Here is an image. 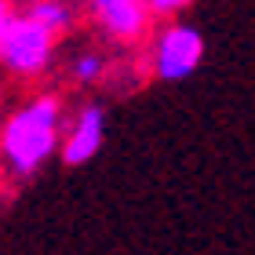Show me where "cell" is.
I'll return each instance as SVG.
<instances>
[{"label": "cell", "instance_id": "obj_1", "mask_svg": "<svg viewBox=\"0 0 255 255\" xmlns=\"http://www.w3.org/2000/svg\"><path fill=\"white\" fill-rule=\"evenodd\" d=\"M66 131V113L59 95H37L11 113L0 128V164L15 182L33 179L59 153Z\"/></svg>", "mask_w": 255, "mask_h": 255}, {"label": "cell", "instance_id": "obj_2", "mask_svg": "<svg viewBox=\"0 0 255 255\" xmlns=\"http://www.w3.org/2000/svg\"><path fill=\"white\" fill-rule=\"evenodd\" d=\"M55 33L33 15H15L0 37V66L15 77H40L55 59Z\"/></svg>", "mask_w": 255, "mask_h": 255}, {"label": "cell", "instance_id": "obj_3", "mask_svg": "<svg viewBox=\"0 0 255 255\" xmlns=\"http://www.w3.org/2000/svg\"><path fill=\"white\" fill-rule=\"evenodd\" d=\"M204 62V37L190 22H168L153 40V55H149V69L157 80L179 84V80L193 77Z\"/></svg>", "mask_w": 255, "mask_h": 255}, {"label": "cell", "instance_id": "obj_4", "mask_svg": "<svg viewBox=\"0 0 255 255\" xmlns=\"http://www.w3.org/2000/svg\"><path fill=\"white\" fill-rule=\"evenodd\" d=\"M102 142H106V110H102L99 102H88V106H80L73 117L66 121L59 160L66 168H80L102 149Z\"/></svg>", "mask_w": 255, "mask_h": 255}, {"label": "cell", "instance_id": "obj_5", "mask_svg": "<svg viewBox=\"0 0 255 255\" xmlns=\"http://www.w3.org/2000/svg\"><path fill=\"white\" fill-rule=\"evenodd\" d=\"M95 26L117 44H135L149 33V4L146 0H88Z\"/></svg>", "mask_w": 255, "mask_h": 255}, {"label": "cell", "instance_id": "obj_6", "mask_svg": "<svg viewBox=\"0 0 255 255\" xmlns=\"http://www.w3.org/2000/svg\"><path fill=\"white\" fill-rule=\"evenodd\" d=\"M26 15H33L40 26H48L55 37H66L77 26V7L73 0H29Z\"/></svg>", "mask_w": 255, "mask_h": 255}, {"label": "cell", "instance_id": "obj_7", "mask_svg": "<svg viewBox=\"0 0 255 255\" xmlns=\"http://www.w3.org/2000/svg\"><path fill=\"white\" fill-rule=\"evenodd\" d=\"M106 59H102L99 51H77L73 55V62H69V77L77 80V84H84V88H91V84H99L102 77H106Z\"/></svg>", "mask_w": 255, "mask_h": 255}, {"label": "cell", "instance_id": "obj_8", "mask_svg": "<svg viewBox=\"0 0 255 255\" xmlns=\"http://www.w3.org/2000/svg\"><path fill=\"white\" fill-rule=\"evenodd\" d=\"M149 4V15L153 18H175L179 11H186L193 0H146Z\"/></svg>", "mask_w": 255, "mask_h": 255}, {"label": "cell", "instance_id": "obj_9", "mask_svg": "<svg viewBox=\"0 0 255 255\" xmlns=\"http://www.w3.org/2000/svg\"><path fill=\"white\" fill-rule=\"evenodd\" d=\"M11 18H15V11H11V0H0V37H4V29L11 26Z\"/></svg>", "mask_w": 255, "mask_h": 255}]
</instances>
